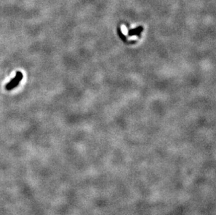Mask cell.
Masks as SVG:
<instances>
[{
  "label": "cell",
  "mask_w": 216,
  "mask_h": 215,
  "mask_svg": "<svg viewBox=\"0 0 216 215\" xmlns=\"http://www.w3.org/2000/svg\"><path fill=\"white\" fill-rule=\"evenodd\" d=\"M23 78V73H21V71H18L14 78L6 84L5 88H6V90H12L13 89L18 87V84H20V82L22 81Z\"/></svg>",
  "instance_id": "6da1fadb"
}]
</instances>
